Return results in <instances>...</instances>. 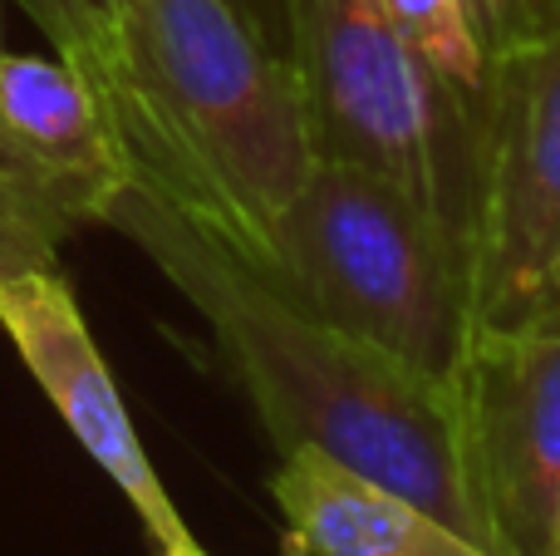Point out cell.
Masks as SVG:
<instances>
[{"instance_id":"cell-13","label":"cell","mask_w":560,"mask_h":556,"mask_svg":"<svg viewBox=\"0 0 560 556\" xmlns=\"http://www.w3.org/2000/svg\"><path fill=\"white\" fill-rule=\"evenodd\" d=\"M556 0H463L467 20H472L482 49L492 55V65L512 59L516 49H526L546 30Z\"/></svg>"},{"instance_id":"cell-1","label":"cell","mask_w":560,"mask_h":556,"mask_svg":"<svg viewBox=\"0 0 560 556\" xmlns=\"http://www.w3.org/2000/svg\"><path fill=\"white\" fill-rule=\"evenodd\" d=\"M104 227H118L207 321L280 453L319 449L359 478L428 508L477 547L506 556L467 468L457 390L300 311L280 286L143 183H128L108 202Z\"/></svg>"},{"instance_id":"cell-3","label":"cell","mask_w":560,"mask_h":556,"mask_svg":"<svg viewBox=\"0 0 560 556\" xmlns=\"http://www.w3.org/2000/svg\"><path fill=\"white\" fill-rule=\"evenodd\" d=\"M266 281L457 390L477 331L472 256L388 177L319 158L276 222Z\"/></svg>"},{"instance_id":"cell-16","label":"cell","mask_w":560,"mask_h":556,"mask_svg":"<svg viewBox=\"0 0 560 556\" xmlns=\"http://www.w3.org/2000/svg\"><path fill=\"white\" fill-rule=\"evenodd\" d=\"M556 291H560V271H556ZM556 291H551V296H556Z\"/></svg>"},{"instance_id":"cell-7","label":"cell","mask_w":560,"mask_h":556,"mask_svg":"<svg viewBox=\"0 0 560 556\" xmlns=\"http://www.w3.org/2000/svg\"><path fill=\"white\" fill-rule=\"evenodd\" d=\"M0 331L10 335L15 355L25 360L30 380L45 390V399L69 424L79 449L128 498L158 556H207L177 512V502L167 498L158 468L148 463L124 394H118L108 360L98 355L84 311H79L59 266L0 276Z\"/></svg>"},{"instance_id":"cell-12","label":"cell","mask_w":560,"mask_h":556,"mask_svg":"<svg viewBox=\"0 0 560 556\" xmlns=\"http://www.w3.org/2000/svg\"><path fill=\"white\" fill-rule=\"evenodd\" d=\"M20 5L45 30L55 55L69 59L94 89L108 59V35H114V0H20Z\"/></svg>"},{"instance_id":"cell-17","label":"cell","mask_w":560,"mask_h":556,"mask_svg":"<svg viewBox=\"0 0 560 556\" xmlns=\"http://www.w3.org/2000/svg\"><path fill=\"white\" fill-rule=\"evenodd\" d=\"M207 556H212V552H207Z\"/></svg>"},{"instance_id":"cell-5","label":"cell","mask_w":560,"mask_h":556,"mask_svg":"<svg viewBox=\"0 0 560 556\" xmlns=\"http://www.w3.org/2000/svg\"><path fill=\"white\" fill-rule=\"evenodd\" d=\"M467 468L506 556H560V291L477 325L457 374Z\"/></svg>"},{"instance_id":"cell-6","label":"cell","mask_w":560,"mask_h":556,"mask_svg":"<svg viewBox=\"0 0 560 556\" xmlns=\"http://www.w3.org/2000/svg\"><path fill=\"white\" fill-rule=\"evenodd\" d=\"M560 271V0L546 30L497 65L472 242L477 325L516 321Z\"/></svg>"},{"instance_id":"cell-14","label":"cell","mask_w":560,"mask_h":556,"mask_svg":"<svg viewBox=\"0 0 560 556\" xmlns=\"http://www.w3.org/2000/svg\"><path fill=\"white\" fill-rule=\"evenodd\" d=\"M246 20L256 25V35L266 39L271 49L290 59V20H285V0H232Z\"/></svg>"},{"instance_id":"cell-15","label":"cell","mask_w":560,"mask_h":556,"mask_svg":"<svg viewBox=\"0 0 560 556\" xmlns=\"http://www.w3.org/2000/svg\"><path fill=\"white\" fill-rule=\"evenodd\" d=\"M0 59H5V45H0ZM0 167H5V173H15V167L5 163V153H0ZM15 177H20V173H15ZM20 183H25V177H20ZM25 187H30V183H25ZM39 197H45V193H39Z\"/></svg>"},{"instance_id":"cell-2","label":"cell","mask_w":560,"mask_h":556,"mask_svg":"<svg viewBox=\"0 0 560 556\" xmlns=\"http://www.w3.org/2000/svg\"><path fill=\"white\" fill-rule=\"evenodd\" d=\"M94 94L128 177L271 271V236L319 163L305 84L232 0H114Z\"/></svg>"},{"instance_id":"cell-10","label":"cell","mask_w":560,"mask_h":556,"mask_svg":"<svg viewBox=\"0 0 560 556\" xmlns=\"http://www.w3.org/2000/svg\"><path fill=\"white\" fill-rule=\"evenodd\" d=\"M388 15H394L404 45L413 49L463 104H472L487 128L497 65L482 49V39H477L463 0H388Z\"/></svg>"},{"instance_id":"cell-9","label":"cell","mask_w":560,"mask_h":556,"mask_svg":"<svg viewBox=\"0 0 560 556\" xmlns=\"http://www.w3.org/2000/svg\"><path fill=\"white\" fill-rule=\"evenodd\" d=\"M271 498L290 556H497L319 449L280 453Z\"/></svg>"},{"instance_id":"cell-4","label":"cell","mask_w":560,"mask_h":556,"mask_svg":"<svg viewBox=\"0 0 560 556\" xmlns=\"http://www.w3.org/2000/svg\"><path fill=\"white\" fill-rule=\"evenodd\" d=\"M285 20L319 158L388 177L472 256L487 143L477 108L404 45L388 0H285Z\"/></svg>"},{"instance_id":"cell-8","label":"cell","mask_w":560,"mask_h":556,"mask_svg":"<svg viewBox=\"0 0 560 556\" xmlns=\"http://www.w3.org/2000/svg\"><path fill=\"white\" fill-rule=\"evenodd\" d=\"M0 153L74 227L104 222L133 183L104 99L59 55L0 59Z\"/></svg>"},{"instance_id":"cell-11","label":"cell","mask_w":560,"mask_h":556,"mask_svg":"<svg viewBox=\"0 0 560 556\" xmlns=\"http://www.w3.org/2000/svg\"><path fill=\"white\" fill-rule=\"evenodd\" d=\"M69 232L74 222L49 197H39L35 187L0 167V276L59 266V242Z\"/></svg>"}]
</instances>
